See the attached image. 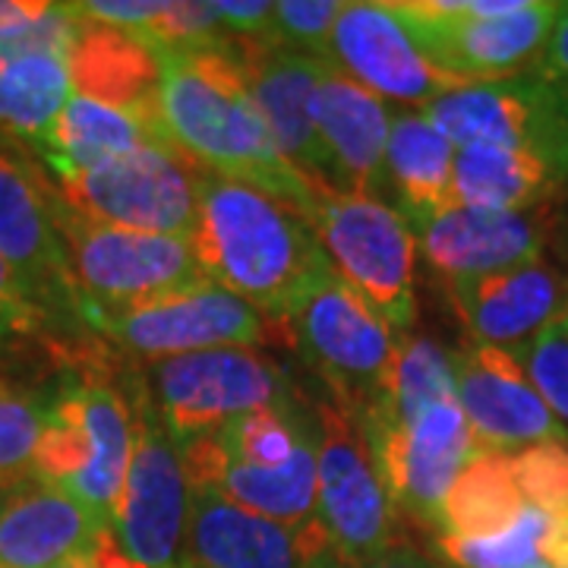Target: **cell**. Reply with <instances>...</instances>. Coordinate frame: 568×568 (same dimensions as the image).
<instances>
[{
	"mask_svg": "<svg viewBox=\"0 0 568 568\" xmlns=\"http://www.w3.org/2000/svg\"><path fill=\"white\" fill-rule=\"evenodd\" d=\"M159 61L164 136L193 168L268 193L310 222L316 190L284 162L250 95L234 44L203 51H152Z\"/></svg>",
	"mask_w": 568,
	"mask_h": 568,
	"instance_id": "6da1fadb",
	"label": "cell"
},
{
	"mask_svg": "<svg viewBox=\"0 0 568 568\" xmlns=\"http://www.w3.org/2000/svg\"><path fill=\"white\" fill-rule=\"evenodd\" d=\"M193 246L209 282L256 306L268 323L332 268L316 227L301 212L237 181L203 174Z\"/></svg>",
	"mask_w": 568,
	"mask_h": 568,
	"instance_id": "7a4b0ae2",
	"label": "cell"
},
{
	"mask_svg": "<svg viewBox=\"0 0 568 568\" xmlns=\"http://www.w3.org/2000/svg\"><path fill=\"white\" fill-rule=\"evenodd\" d=\"M278 332L320 376L328 398L357 424L383 407L398 338L335 268L306 287L304 297L284 313Z\"/></svg>",
	"mask_w": 568,
	"mask_h": 568,
	"instance_id": "3957f363",
	"label": "cell"
},
{
	"mask_svg": "<svg viewBox=\"0 0 568 568\" xmlns=\"http://www.w3.org/2000/svg\"><path fill=\"white\" fill-rule=\"evenodd\" d=\"M51 209L80 291L82 325L209 282L193 237L142 234L92 222L63 203L58 186L51 193Z\"/></svg>",
	"mask_w": 568,
	"mask_h": 568,
	"instance_id": "277c9868",
	"label": "cell"
},
{
	"mask_svg": "<svg viewBox=\"0 0 568 568\" xmlns=\"http://www.w3.org/2000/svg\"><path fill=\"white\" fill-rule=\"evenodd\" d=\"M310 224L338 278L364 301L395 338L407 335L417 316L414 265L417 237L392 205L316 190Z\"/></svg>",
	"mask_w": 568,
	"mask_h": 568,
	"instance_id": "5b68a950",
	"label": "cell"
},
{
	"mask_svg": "<svg viewBox=\"0 0 568 568\" xmlns=\"http://www.w3.org/2000/svg\"><path fill=\"white\" fill-rule=\"evenodd\" d=\"M123 392L133 410V452L114 508L111 537L140 568H168L183 556V530L190 515L181 452L152 402L145 376L130 373Z\"/></svg>",
	"mask_w": 568,
	"mask_h": 568,
	"instance_id": "8992f818",
	"label": "cell"
},
{
	"mask_svg": "<svg viewBox=\"0 0 568 568\" xmlns=\"http://www.w3.org/2000/svg\"><path fill=\"white\" fill-rule=\"evenodd\" d=\"M316 410V499L320 521L342 566L357 568L402 547V511L388 496L361 424L328 395Z\"/></svg>",
	"mask_w": 568,
	"mask_h": 568,
	"instance_id": "52a82bcc",
	"label": "cell"
},
{
	"mask_svg": "<svg viewBox=\"0 0 568 568\" xmlns=\"http://www.w3.org/2000/svg\"><path fill=\"white\" fill-rule=\"evenodd\" d=\"M142 376L178 446L215 433L250 410L282 407L297 398L284 366L253 347H215L164 357L145 366Z\"/></svg>",
	"mask_w": 568,
	"mask_h": 568,
	"instance_id": "ba28073f",
	"label": "cell"
},
{
	"mask_svg": "<svg viewBox=\"0 0 568 568\" xmlns=\"http://www.w3.org/2000/svg\"><path fill=\"white\" fill-rule=\"evenodd\" d=\"M559 7L552 0H528L508 17H477L467 10V0L392 3L426 61L462 85L528 77Z\"/></svg>",
	"mask_w": 568,
	"mask_h": 568,
	"instance_id": "9c48e42d",
	"label": "cell"
},
{
	"mask_svg": "<svg viewBox=\"0 0 568 568\" xmlns=\"http://www.w3.org/2000/svg\"><path fill=\"white\" fill-rule=\"evenodd\" d=\"M203 171L174 145H145L118 162L58 181L61 200L85 219L142 234L193 237Z\"/></svg>",
	"mask_w": 568,
	"mask_h": 568,
	"instance_id": "30bf717a",
	"label": "cell"
},
{
	"mask_svg": "<svg viewBox=\"0 0 568 568\" xmlns=\"http://www.w3.org/2000/svg\"><path fill=\"white\" fill-rule=\"evenodd\" d=\"M85 328L104 345L149 364L215 347H260L268 338H282L278 325L215 282L123 313L95 316Z\"/></svg>",
	"mask_w": 568,
	"mask_h": 568,
	"instance_id": "8fae6325",
	"label": "cell"
},
{
	"mask_svg": "<svg viewBox=\"0 0 568 568\" xmlns=\"http://www.w3.org/2000/svg\"><path fill=\"white\" fill-rule=\"evenodd\" d=\"M51 193L54 183L44 181L39 168L13 145L0 142V260L54 323L89 332L82 325L80 291L54 222Z\"/></svg>",
	"mask_w": 568,
	"mask_h": 568,
	"instance_id": "7c38bea8",
	"label": "cell"
},
{
	"mask_svg": "<svg viewBox=\"0 0 568 568\" xmlns=\"http://www.w3.org/2000/svg\"><path fill=\"white\" fill-rule=\"evenodd\" d=\"M398 511L439 528V508L462 467L480 452L458 402H439L402 426H361Z\"/></svg>",
	"mask_w": 568,
	"mask_h": 568,
	"instance_id": "4fadbf2b",
	"label": "cell"
},
{
	"mask_svg": "<svg viewBox=\"0 0 568 568\" xmlns=\"http://www.w3.org/2000/svg\"><path fill=\"white\" fill-rule=\"evenodd\" d=\"M183 559L196 568H345L323 521L282 525L224 499L190 489Z\"/></svg>",
	"mask_w": 568,
	"mask_h": 568,
	"instance_id": "5bb4252c",
	"label": "cell"
},
{
	"mask_svg": "<svg viewBox=\"0 0 568 568\" xmlns=\"http://www.w3.org/2000/svg\"><path fill=\"white\" fill-rule=\"evenodd\" d=\"M234 54L244 63L250 95L284 162L297 174H304L313 186H325L328 162L316 126V102L328 63L304 51L284 48L275 39L244 36L234 39Z\"/></svg>",
	"mask_w": 568,
	"mask_h": 568,
	"instance_id": "9a60e30c",
	"label": "cell"
},
{
	"mask_svg": "<svg viewBox=\"0 0 568 568\" xmlns=\"http://www.w3.org/2000/svg\"><path fill=\"white\" fill-rule=\"evenodd\" d=\"M455 402L480 452H521L568 439L566 426L534 392L506 347L470 345L455 354Z\"/></svg>",
	"mask_w": 568,
	"mask_h": 568,
	"instance_id": "2e32d148",
	"label": "cell"
},
{
	"mask_svg": "<svg viewBox=\"0 0 568 568\" xmlns=\"http://www.w3.org/2000/svg\"><path fill=\"white\" fill-rule=\"evenodd\" d=\"M328 67L379 99L420 108L462 85L426 61L392 3H345L328 36Z\"/></svg>",
	"mask_w": 568,
	"mask_h": 568,
	"instance_id": "e0dca14e",
	"label": "cell"
},
{
	"mask_svg": "<svg viewBox=\"0 0 568 568\" xmlns=\"http://www.w3.org/2000/svg\"><path fill=\"white\" fill-rule=\"evenodd\" d=\"M446 294L470 335V345L515 351L562 316L568 282L537 260L489 275L446 282Z\"/></svg>",
	"mask_w": 568,
	"mask_h": 568,
	"instance_id": "ac0fdd59",
	"label": "cell"
},
{
	"mask_svg": "<svg viewBox=\"0 0 568 568\" xmlns=\"http://www.w3.org/2000/svg\"><path fill=\"white\" fill-rule=\"evenodd\" d=\"M316 126L328 162V190L392 205L386 142L392 111L386 99L335 67L325 70L316 102Z\"/></svg>",
	"mask_w": 568,
	"mask_h": 568,
	"instance_id": "d6986e66",
	"label": "cell"
},
{
	"mask_svg": "<svg viewBox=\"0 0 568 568\" xmlns=\"http://www.w3.org/2000/svg\"><path fill=\"white\" fill-rule=\"evenodd\" d=\"M424 260L446 282L537 263L549 237V212H489L455 205L424 224L417 234Z\"/></svg>",
	"mask_w": 568,
	"mask_h": 568,
	"instance_id": "ffe728a7",
	"label": "cell"
},
{
	"mask_svg": "<svg viewBox=\"0 0 568 568\" xmlns=\"http://www.w3.org/2000/svg\"><path fill=\"white\" fill-rule=\"evenodd\" d=\"M111 534L63 489L29 480L0 496V568H54Z\"/></svg>",
	"mask_w": 568,
	"mask_h": 568,
	"instance_id": "44dd1931",
	"label": "cell"
},
{
	"mask_svg": "<svg viewBox=\"0 0 568 568\" xmlns=\"http://www.w3.org/2000/svg\"><path fill=\"white\" fill-rule=\"evenodd\" d=\"M73 10V7H70ZM77 36L67 51L73 92L126 111L159 126V61L133 32L77 17Z\"/></svg>",
	"mask_w": 568,
	"mask_h": 568,
	"instance_id": "7402d4cb",
	"label": "cell"
},
{
	"mask_svg": "<svg viewBox=\"0 0 568 568\" xmlns=\"http://www.w3.org/2000/svg\"><path fill=\"white\" fill-rule=\"evenodd\" d=\"M455 149L499 145L530 152L537 123V82L530 77L499 82H474L436 95L420 108Z\"/></svg>",
	"mask_w": 568,
	"mask_h": 568,
	"instance_id": "603a6c76",
	"label": "cell"
},
{
	"mask_svg": "<svg viewBox=\"0 0 568 568\" xmlns=\"http://www.w3.org/2000/svg\"><path fill=\"white\" fill-rule=\"evenodd\" d=\"M455 145L417 111L392 114L386 142V178L392 209L417 234L446 209H455Z\"/></svg>",
	"mask_w": 568,
	"mask_h": 568,
	"instance_id": "cb8c5ba5",
	"label": "cell"
},
{
	"mask_svg": "<svg viewBox=\"0 0 568 568\" xmlns=\"http://www.w3.org/2000/svg\"><path fill=\"white\" fill-rule=\"evenodd\" d=\"M145 145H171V142L159 126L73 92L63 114L41 142L39 155L58 183L95 171L108 162H118Z\"/></svg>",
	"mask_w": 568,
	"mask_h": 568,
	"instance_id": "d4e9b609",
	"label": "cell"
},
{
	"mask_svg": "<svg viewBox=\"0 0 568 568\" xmlns=\"http://www.w3.org/2000/svg\"><path fill=\"white\" fill-rule=\"evenodd\" d=\"M77 376L85 426L92 433V465L67 489V496H73L111 528L133 452V410L123 386H114L104 369H82Z\"/></svg>",
	"mask_w": 568,
	"mask_h": 568,
	"instance_id": "484cf974",
	"label": "cell"
},
{
	"mask_svg": "<svg viewBox=\"0 0 568 568\" xmlns=\"http://www.w3.org/2000/svg\"><path fill=\"white\" fill-rule=\"evenodd\" d=\"M452 186L455 203L489 212H530L556 193V183L537 155L499 145L455 149Z\"/></svg>",
	"mask_w": 568,
	"mask_h": 568,
	"instance_id": "4316f807",
	"label": "cell"
},
{
	"mask_svg": "<svg viewBox=\"0 0 568 568\" xmlns=\"http://www.w3.org/2000/svg\"><path fill=\"white\" fill-rule=\"evenodd\" d=\"M528 508L511 474L508 455L477 452L448 487L439 508L436 534L465 537V540L496 537L511 528Z\"/></svg>",
	"mask_w": 568,
	"mask_h": 568,
	"instance_id": "83f0119b",
	"label": "cell"
},
{
	"mask_svg": "<svg viewBox=\"0 0 568 568\" xmlns=\"http://www.w3.org/2000/svg\"><path fill=\"white\" fill-rule=\"evenodd\" d=\"M73 99L67 54L41 51L0 67V136L39 152Z\"/></svg>",
	"mask_w": 568,
	"mask_h": 568,
	"instance_id": "f1b7e54d",
	"label": "cell"
},
{
	"mask_svg": "<svg viewBox=\"0 0 568 568\" xmlns=\"http://www.w3.org/2000/svg\"><path fill=\"white\" fill-rule=\"evenodd\" d=\"M455 398V351L426 335H402L383 407L361 426L410 424L426 407Z\"/></svg>",
	"mask_w": 568,
	"mask_h": 568,
	"instance_id": "f546056e",
	"label": "cell"
},
{
	"mask_svg": "<svg viewBox=\"0 0 568 568\" xmlns=\"http://www.w3.org/2000/svg\"><path fill=\"white\" fill-rule=\"evenodd\" d=\"M51 395L39 383L0 373V496L36 480V448Z\"/></svg>",
	"mask_w": 568,
	"mask_h": 568,
	"instance_id": "4dcf8cb0",
	"label": "cell"
},
{
	"mask_svg": "<svg viewBox=\"0 0 568 568\" xmlns=\"http://www.w3.org/2000/svg\"><path fill=\"white\" fill-rule=\"evenodd\" d=\"M549 515L528 508L515 525L496 537L465 540L436 534V549L452 568H525L540 562Z\"/></svg>",
	"mask_w": 568,
	"mask_h": 568,
	"instance_id": "1f68e13d",
	"label": "cell"
},
{
	"mask_svg": "<svg viewBox=\"0 0 568 568\" xmlns=\"http://www.w3.org/2000/svg\"><path fill=\"white\" fill-rule=\"evenodd\" d=\"M521 364L534 392L556 414V420L568 424V328L559 320L537 332L528 345L511 351Z\"/></svg>",
	"mask_w": 568,
	"mask_h": 568,
	"instance_id": "d6a6232c",
	"label": "cell"
},
{
	"mask_svg": "<svg viewBox=\"0 0 568 568\" xmlns=\"http://www.w3.org/2000/svg\"><path fill=\"white\" fill-rule=\"evenodd\" d=\"M525 503L544 515L568 508V439L540 443L508 455Z\"/></svg>",
	"mask_w": 568,
	"mask_h": 568,
	"instance_id": "836d02e7",
	"label": "cell"
},
{
	"mask_svg": "<svg viewBox=\"0 0 568 568\" xmlns=\"http://www.w3.org/2000/svg\"><path fill=\"white\" fill-rule=\"evenodd\" d=\"M342 7L338 0H282L275 3L272 39L328 63V36Z\"/></svg>",
	"mask_w": 568,
	"mask_h": 568,
	"instance_id": "e575fe53",
	"label": "cell"
},
{
	"mask_svg": "<svg viewBox=\"0 0 568 568\" xmlns=\"http://www.w3.org/2000/svg\"><path fill=\"white\" fill-rule=\"evenodd\" d=\"M77 26L80 20L70 10V3H48L41 17L0 26V67L29 58V54H41V51L67 54L77 36Z\"/></svg>",
	"mask_w": 568,
	"mask_h": 568,
	"instance_id": "d590c367",
	"label": "cell"
},
{
	"mask_svg": "<svg viewBox=\"0 0 568 568\" xmlns=\"http://www.w3.org/2000/svg\"><path fill=\"white\" fill-rule=\"evenodd\" d=\"M530 155H537L556 190L568 186V82L540 85L537 82V123Z\"/></svg>",
	"mask_w": 568,
	"mask_h": 568,
	"instance_id": "8d00e7d4",
	"label": "cell"
},
{
	"mask_svg": "<svg viewBox=\"0 0 568 568\" xmlns=\"http://www.w3.org/2000/svg\"><path fill=\"white\" fill-rule=\"evenodd\" d=\"M54 325V316L26 294L13 268L0 260V354L44 342Z\"/></svg>",
	"mask_w": 568,
	"mask_h": 568,
	"instance_id": "74e56055",
	"label": "cell"
},
{
	"mask_svg": "<svg viewBox=\"0 0 568 568\" xmlns=\"http://www.w3.org/2000/svg\"><path fill=\"white\" fill-rule=\"evenodd\" d=\"M215 13L227 26V32H234V36L272 39L275 3H268V0H219Z\"/></svg>",
	"mask_w": 568,
	"mask_h": 568,
	"instance_id": "f35d334b",
	"label": "cell"
},
{
	"mask_svg": "<svg viewBox=\"0 0 568 568\" xmlns=\"http://www.w3.org/2000/svg\"><path fill=\"white\" fill-rule=\"evenodd\" d=\"M530 80L540 85H559L568 82V3L559 7V17L549 29V39L540 51L537 63L530 67Z\"/></svg>",
	"mask_w": 568,
	"mask_h": 568,
	"instance_id": "ab89813d",
	"label": "cell"
},
{
	"mask_svg": "<svg viewBox=\"0 0 568 568\" xmlns=\"http://www.w3.org/2000/svg\"><path fill=\"white\" fill-rule=\"evenodd\" d=\"M540 562L547 568H568V508L549 515L547 537L540 547Z\"/></svg>",
	"mask_w": 568,
	"mask_h": 568,
	"instance_id": "60d3db41",
	"label": "cell"
},
{
	"mask_svg": "<svg viewBox=\"0 0 568 568\" xmlns=\"http://www.w3.org/2000/svg\"><path fill=\"white\" fill-rule=\"evenodd\" d=\"M357 568H439L433 559H426L424 552H417L414 547H395L388 549L386 556H379V559H373V562H366V566Z\"/></svg>",
	"mask_w": 568,
	"mask_h": 568,
	"instance_id": "b9f144b4",
	"label": "cell"
},
{
	"mask_svg": "<svg viewBox=\"0 0 568 568\" xmlns=\"http://www.w3.org/2000/svg\"><path fill=\"white\" fill-rule=\"evenodd\" d=\"M48 10V0H0V26L32 20Z\"/></svg>",
	"mask_w": 568,
	"mask_h": 568,
	"instance_id": "7bdbcfd3",
	"label": "cell"
},
{
	"mask_svg": "<svg viewBox=\"0 0 568 568\" xmlns=\"http://www.w3.org/2000/svg\"><path fill=\"white\" fill-rule=\"evenodd\" d=\"M54 568H99V562H95V549L85 552V556H73V559H67V562H61V566Z\"/></svg>",
	"mask_w": 568,
	"mask_h": 568,
	"instance_id": "ee69618b",
	"label": "cell"
},
{
	"mask_svg": "<svg viewBox=\"0 0 568 568\" xmlns=\"http://www.w3.org/2000/svg\"><path fill=\"white\" fill-rule=\"evenodd\" d=\"M168 568H196V566H193V562H186V559H183V556H181V559H178L174 566H168Z\"/></svg>",
	"mask_w": 568,
	"mask_h": 568,
	"instance_id": "f6af8a7d",
	"label": "cell"
},
{
	"mask_svg": "<svg viewBox=\"0 0 568 568\" xmlns=\"http://www.w3.org/2000/svg\"><path fill=\"white\" fill-rule=\"evenodd\" d=\"M559 323H562L568 328V304H566V310H562V316H559Z\"/></svg>",
	"mask_w": 568,
	"mask_h": 568,
	"instance_id": "bcb514c9",
	"label": "cell"
},
{
	"mask_svg": "<svg viewBox=\"0 0 568 568\" xmlns=\"http://www.w3.org/2000/svg\"><path fill=\"white\" fill-rule=\"evenodd\" d=\"M525 568H547L544 562H534V566H525Z\"/></svg>",
	"mask_w": 568,
	"mask_h": 568,
	"instance_id": "7dc6e473",
	"label": "cell"
}]
</instances>
